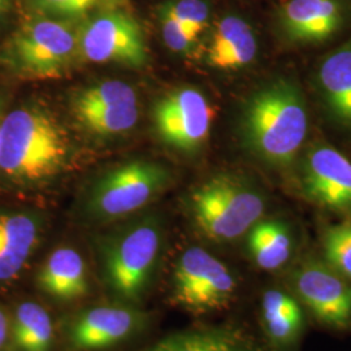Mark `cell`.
Returning a JSON list of instances; mask_svg holds the SVG:
<instances>
[{
    "mask_svg": "<svg viewBox=\"0 0 351 351\" xmlns=\"http://www.w3.org/2000/svg\"><path fill=\"white\" fill-rule=\"evenodd\" d=\"M68 155V137L50 112L21 106L7 113L0 132V172L20 184L56 175Z\"/></svg>",
    "mask_w": 351,
    "mask_h": 351,
    "instance_id": "6da1fadb",
    "label": "cell"
},
{
    "mask_svg": "<svg viewBox=\"0 0 351 351\" xmlns=\"http://www.w3.org/2000/svg\"><path fill=\"white\" fill-rule=\"evenodd\" d=\"M242 124L247 145L263 160L278 167L290 163L308 128L300 88L280 80L256 91L245 108Z\"/></svg>",
    "mask_w": 351,
    "mask_h": 351,
    "instance_id": "7a4b0ae2",
    "label": "cell"
},
{
    "mask_svg": "<svg viewBox=\"0 0 351 351\" xmlns=\"http://www.w3.org/2000/svg\"><path fill=\"white\" fill-rule=\"evenodd\" d=\"M162 239L159 223L149 217L101 242V282L114 302L138 306L143 301L156 277Z\"/></svg>",
    "mask_w": 351,
    "mask_h": 351,
    "instance_id": "3957f363",
    "label": "cell"
},
{
    "mask_svg": "<svg viewBox=\"0 0 351 351\" xmlns=\"http://www.w3.org/2000/svg\"><path fill=\"white\" fill-rule=\"evenodd\" d=\"M81 58L80 30L69 21L37 19L21 26L0 51V65L23 80H58Z\"/></svg>",
    "mask_w": 351,
    "mask_h": 351,
    "instance_id": "277c9868",
    "label": "cell"
},
{
    "mask_svg": "<svg viewBox=\"0 0 351 351\" xmlns=\"http://www.w3.org/2000/svg\"><path fill=\"white\" fill-rule=\"evenodd\" d=\"M194 223L216 242L237 239L255 226L264 213L263 197L230 176H216L190 195Z\"/></svg>",
    "mask_w": 351,
    "mask_h": 351,
    "instance_id": "5b68a950",
    "label": "cell"
},
{
    "mask_svg": "<svg viewBox=\"0 0 351 351\" xmlns=\"http://www.w3.org/2000/svg\"><path fill=\"white\" fill-rule=\"evenodd\" d=\"M169 176L160 164L134 162L103 176L88 194L86 210L95 220L110 221L143 208L162 193Z\"/></svg>",
    "mask_w": 351,
    "mask_h": 351,
    "instance_id": "8992f818",
    "label": "cell"
},
{
    "mask_svg": "<svg viewBox=\"0 0 351 351\" xmlns=\"http://www.w3.org/2000/svg\"><path fill=\"white\" fill-rule=\"evenodd\" d=\"M236 291V277L208 251L190 247L177 259L172 297L180 307L194 314L213 313L233 301Z\"/></svg>",
    "mask_w": 351,
    "mask_h": 351,
    "instance_id": "52a82bcc",
    "label": "cell"
},
{
    "mask_svg": "<svg viewBox=\"0 0 351 351\" xmlns=\"http://www.w3.org/2000/svg\"><path fill=\"white\" fill-rule=\"evenodd\" d=\"M150 320V315L133 304L90 306L64 320L65 346L69 351L107 350L138 336Z\"/></svg>",
    "mask_w": 351,
    "mask_h": 351,
    "instance_id": "ba28073f",
    "label": "cell"
},
{
    "mask_svg": "<svg viewBox=\"0 0 351 351\" xmlns=\"http://www.w3.org/2000/svg\"><path fill=\"white\" fill-rule=\"evenodd\" d=\"M80 52L93 63L142 66L147 46L137 20L121 11H110L90 20L80 30Z\"/></svg>",
    "mask_w": 351,
    "mask_h": 351,
    "instance_id": "9c48e42d",
    "label": "cell"
},
{
    "mask_svg": "<svg viewBox=\"0 0 351 351\" xmlns=\"http://www.w3.org/2000/svg\"><path fill=\"white\" fill-rule=\"evenodd\" d=\"M213 108L199 90L182 88L165 95L155 106L154 121L165 143L178 150L198 149L207 139Z\"/></svg>",
    "mask_w": 351,
    "mask_h": 351,
    "instance_id": "30bf717a",
    "label": "cell"
},
{
    "mask_svg": "<svg viewBox=\"0 0 351 351\" xmlns=\"http://www.w3.org/2000/svg\"><path fill=\"white\" fill-rule=\"evenodd\" d=\"M294 288L320 323L339 329L350 324L351 284L329 264H303L294 275Z\"/></svg>",
    "mask_w": 351,
    "mask_h": 351,
    "instance_id": "8fae6325",
    "label": "cell"
},
{
    "mask_svg": "<svg viewBox=\"0 0 351 351\" xmlns=\"http://www.w3.org/2000/svg\"><path fill=\"white\" fill-rule=\"evenodd\" d=\"M302 185L315 203L337 211L351 210V162L336 149L319 146L307 155Z\"/></svg>",
    "mask_w": 351,
    "mask_h": 351,
    "instance_id": "7c38bea8",
    "label": "cell"
},
{
    "mask_svg": "<svg viewBox=\"0 0 351 351\" xmlns=\"http://www.w3.org/2000/svg\"><path fill=\"white\" fill-rule=\"evenodd\" d=\"M137 351H277L243 326H193L169 333Z\"/></svg>",
    "mask_w": 351,
    "mask_h": 351,
    "instance_id": "4fadbf2b",
    "label": "cell"
},
{
    "mask_svg": "<svg viewBox=\"0 0 351 351\" xmlns=\"http://www.w3.org/2000/svg\"><path fill=\"white\" fill-rule=\"evenodd\" d=\"M285 37L316 43L333 37L345 21L342 0H289L278 13Z\"/></svg>",
    "mask_w": 351,
    "mask_h": 351,
    "instance_id": "5bb4252c",
    "label": "cell"
},
{
    "mask_svg": "<svg viewBox=\"0 0 351 351\" xmlns=\"http://www.w3.org/2000/svg\"><path fill=\"white\" fill-rule=\"evenodd\" d=\"M36 282L42 293L63 303L80 301L90 291L86 263L72 247L52 251L39 267Z\"/></svg>",
    "mask_w": 351,
    "mask_h": 351,
    "instance_id": "9a60e30c",
    "label": "cell"
},
{
    "mask_svg": "<svg viewBox=\"0 0 351 351\" xmlns=\"http://www.w3.org/2000/svg\"><path fill=\"white\" fill-rule=\"evenodd\" d=\"M40 224L27 213H0V282L19 276L37 249Z\"/></svg>",
    "mask_w": 351,
    "mask_h": 351,
    "instance_id": "2e32d148",
    "label": "cell"
},
{
    "mask_svg": "<svg viewBox=\"0 0 351 351\" xmlns=\"http://www.w3.org/2000/svg\"><path fill=\"white\" fill-rule=\"evenodd\" d=\"M256 51L258 42L250 24L239 16H226L213 29L207 60L216 69L232 71L249 65Z\"/></svg>",
    "mask_w": 351,
    "mask_h": 351,
    "instance_id": "e0dca14e",
    "label": "cell"
},
{
    "mask_svg": "<svg viewBox=\"0 0 351 351\" xmlns=\"http://www.w3.org/2000/svg\"><path fill=\"white\" fill-rule=\"evenodd\" d=\"M55 328L49 311L36 302L20 303L11 316V341L16 351H52Z\"/></svg>",
    "mask_w": 351,
    "mask_h": 351,
    "instance_id": "ac0fdd59",
    "label": "cell"
},
{
    "mask_svg": "<svg viewBox=\"0 0 351 351\" xmlns=\"http://www.w3.org/2000/svg\"><path fill=\"white\" fill-rule=\"evenodd\" d=\"M319 80L329 110L341 123L351 125V46L326 58Z\"/></svg>",
    "mask_w": 351,
    "mask_h": 351,
    "instance_id": "d6986e66",
    "label": "cell"
},
{
    "mask_svg": "<svg viewBox=\"0 0 351 351\" xmlns=\"http://www.w3.org/2000/svg\"><path fill=\"white\" fill-rule=\"evenodd\" d=\"M262 317L267 336L274 346H288L298 337L303 326L301 307L281 290H267L262 300Z\"/></svg>",
    "mask_w": 351,
    "mask_h": 351,
    "instance_id": "ffe728a7",
    "label": "cell"
},
{
    "mask_svg": "<svg viewBox=\"0 0 351 351\" xmlns=\"http://www.w3.org/2000/svg\"><path fill=\"white\" fill-rule=\"evenodd\" d=\"M249 250L256 265L276 271L291 255L293 242L288 228L278 221H261L250 229Z\"/></svg>",
    "mask_w": 351,
    "mask_h": 351,
    "instance_id": "44dd1931",
    "label": "cell"
},
{
    "mask_svg": "<svg viewBox=\"0 0 351 351\" xmlns=\"http://www.w3.org/2000/svg\"><path fill=\"white\" fill-rule=\"evenodd\" d=\"M73 112L75 120L90 133L97 136H116L125 133L138 121L137 103L78 110Z\"/></svg>",
    "mask_w": 351,
    "mask_h": 351,
    "instance_id": "7402d4cb",
    "label": "cell"
},
{
    "mask_svg": "<svg viewBox=\"0 0 351 351\" xmlns=\"http://www.w3.org/2000/svg\"><path fill=\"white\" fill-rule=\"evenodd\" d=\"M136 103L137 95L130 85L121 81H106L81 91L73 101V111Z\"/></svg>",
    "mask_w": 351,
    "mask_h": 351,
    "instance_id": "603a6c76",
    "label": "cell"
},
{
    "mask_svg": "<svg viewBox=\"0 0 351 351\" xmlns=\"http://www.w3.org/2000/svg\"><path fill=\"white\" fill-rule=\"evenodd\" d=\"M159 14L171 17L193 37H201L208 26L210 8L204 0H171L160 8Z\"/></svg>",
    "mask_w": 351,
    "mask_h": 351,
    "instance_id": "cb8c5ba5",
    "label": "cell"
},
{
    "mask_svg": "<svg viewBox=\"0 0 351 351\" xmlns=\"http://www.w3.org/2000/svg\"><path fill=\"white\" fill-rule=\"evenodd\" d=\"M323 246L328 264L351 281V221L328 228Z\"/></svg>",
    "mask_w": 351,
    "mask_h": 351,
    "instance_id": "d4e9b609",
    "label": "cell"
},
{
    "mask_svg": "<svg viewBox=\"0 0 351 351\" xmlns=\"http://www.w3.org/2000/svg\"><path fill=\"white\" fill-rule=\"evenodd\" d=\"M164 43L169 50L177 53L188 55L195 49L198 38L193 37L182 26L177 24L171 17L159 14Z\"/></svg>",
    "mask_w": 351,
    "mask_h": 351,
    "instance_id": "484cf974",
    "label": "cell"
},
{
    "mask_svg": "<svg viewBox=\"0 0 351 351\" xmlns=\"http://www.w3.org/2000/svg\"><path fill=\"white\" fill-rule=\"evenodd\" d=\"M99 0H33L37 10L60 17H77L88 12Z\"/></svg>",
    "mask_w": 351,
    "mask_h": 351,
    "instance_id": "4316f807",
    "label": "cell"
},
{
    "mask_svg": "<svg viewBox=\"0 0 351 351\" xmlns=\"http://www.w3.org/2000/svg\"><path fill=\"white\" fill-rule=\"evenodd\" d=\"M11 345V316L0 306V351L10 350Z\"/></svg>",
    "mask_w": 351,
    "mask_h": 351,
    "instance_id": "83f0119b",
    "label": "cell"
},
{
    "mask_svg": "<svg viewBox=\"0 0 351 351\" xmlns=\"http://www.w3.org/2000/svg\"><path fill=\"white\" fill-rule=\"evenodd\" d=\"M12 5V0H0V19L10 11Z\"/></svg>",
    "mask_w": 351,
    "mask_h": 351,
    "instance_id": "f1b7e54d",
    "label": "cell"
},
{
    "mask_svg": "<svg viewBox=\"0 0 351 351\" xmlns=\"http://www.w3.org/2000/svg\"><path fill=\"white\" fill-rule=\"evenodd\" d=\"M3 119H4V114H3V103L0 101V132H1V124H3Z\"/></svg>",
    "mask_w": 351,
    "mask_h": 351,
    "instance_id": "f546056e",
    "label": "cell"
}]
</instances>
